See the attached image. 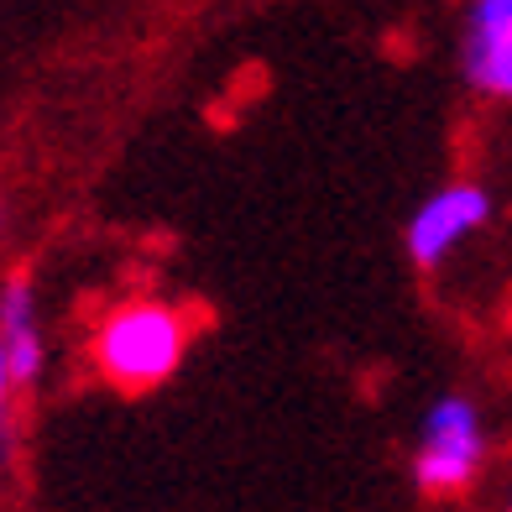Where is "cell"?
<instances>
[{
	"label": "cell",
	"instance_id": "4",
	"mask_svg": "<svg viewBox=\"0 0 512 512\" xmlns=\"http://www.w3.org/2000/svg\"><path fill=\"white\" fill-rule=\"evenodd\" d=\"M460 79L486 100H512V0H471L465 6Z\"/></svg>",
	"mask_w": 512,
	"mask_h": 512
},
{
	"label": "cell",
	"instance_id": "5",
	"mask_svg": "<svg viewBox=\"0 0 512 512\" xmlns=\"http://www.w3.org/2000/svg\"><path fill=\"white\" fill-rule=\"evenodd\" d=\"M42 377V335H37V304L32 288L11 277L0 288V387L6 398L27 392Z\"/></svg>",
	"mask_w": 512,
	"mask_h": 512
},
{
	"label": "cell",
	"instance_id": "2",
	"mask_svg": "<svg viewBox=\"0 0 512 512\" xmlns=\"http://www.w3.org/2000/svg\"><path fill=\"white\" fill-rule=\"evenodd\" d=\"M486 455V434H481V413L471 398L445 392L429 413H424V434H418V455H413V481L429 497H455L476 481Z\"/></svg>",
	"mask_w": 512,
	"mask_h": 512
},
{
	"label": "cell",
	"instance_id": "1",
	"mask_svg": "<svg viewBox=\"0 0 512 512\" xmlns=\"http://www.w3.org/2000/svg\"><path fill=\"white\" fill-rule=\"evenodd\" d=\"M89 351H95V366L110 387L152 392L189 356V319L162 298H131L100 319Z\"/></svg>",
	"mask_w": 512,
	"mask_h": 512
},
{
	"label": "cell",
	"instance_id": "3",
	"mask_svg": "<svg viewBox=\"0 0 512 512\" xmlns=\"http://www.w3.org/2000/svg\"><path fill=\"white\" fill-rule=\"evenodd\" d=\"M486 220H492V194H486V183L455 178V183H445V189H434L408 215L403 246H408V256L418 267H439L465 236H476Z\"/></svg>",
	"mask_w": 512,
	"mask_h": 512
}]
</instances>
